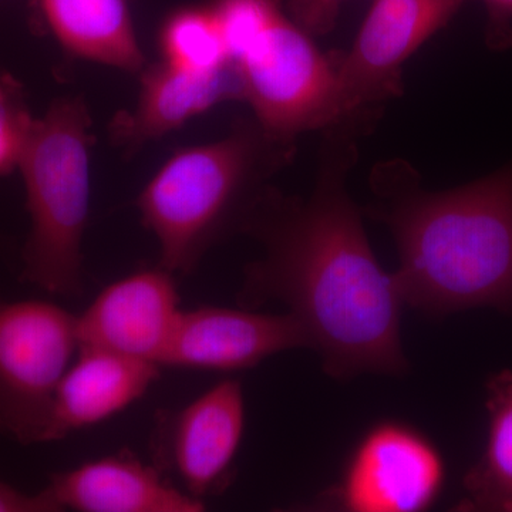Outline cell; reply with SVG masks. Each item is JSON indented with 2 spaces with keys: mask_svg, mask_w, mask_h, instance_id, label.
Returning <instances> with one entry per match:
<instances>
[{
  "mask_svg": "<svg viewBox=\"0 0 512 512\" xmlns=\"http://www.w3.org/2000/svg\"><path fill=\"white\" fill-rule=\"evenodd\" d=\"M373 130L353 121L320 133L311 194L288 195L271 185L241 231L261 245L262 256L245 268L239 306H288L326 375L342 382L365 373L402 376L410 367L399 286L377 261L363 211L348 191L359 138Z\"/></svg>",
  "mask_w": 512,
  "mask_h": 512,
  "instance_id": "6da1fadb",
  "label": "cell"
},
{
  "mask_svg": "<svg viewBox=\"0 0 512 512\" xmlns=\"http://www.w3.org/2000/svg\"><path fill=\"white\" fill-rule=\"evenodd\" d=\"M363 214L389 229L404 305L430 316L477 308L512 315V163L446 191H429L402 158L370 171Z\"/></svg>",
  "mask_w": 512,
  "mask_h": 512,
  "instance_id": "7a4b0ae2",
  "label": "cell"
},
{
  "mask_svg": "<svg viewBox=\"0 0 512 512\" xmlns=\"http://www.w3.org/2000/svg\"><path fill=\"white\" fill-rule=\"evenodd\" d=\"M296 151V141L272 136L252 117L238 120L221 140L174 154L136 201L144 227L157 239L160 266L191 274L214 245L241 234Z\"/></svg>",
  "mask_w": 512,
  "mask_h": 512,
  "instance_id": "3957f363",
  "label": "cell"
},
{
  "mask_svg": "<svg viewBox=\"0 0 512 512\" xmlns=\"http://www.w3.org/2000/svg\"><path fill=\"white\" fill-rule=\"evenodd\" d=\"M92 143L86 101L62 97L35 119L20 160L30 215L22 281L52 295L82 292Z\"/></svg>",
  "mask_w": 512,
  "mask_h": 512,
  "instance_id": "277c9868",
  "label": "cell"
},
{
  "mask_svg": "<svg viewBox=\"0 0 512 512\" xmlns=\"http://www.w3.org/2000/svg\"><path fill=\"white\" fill-rule=\"evenodd\" d=\"M254 119L272 136L296 141L355 120L340 97L335 52L323 53L288 13L249 46L237 62Z\"/></svg>",
  "mask_w": 512,
  "mask_h": 512,
  "instance_id": "5b68a950",
  "label": "cell"
},
{
  "mask_svg": "<svg viewBox=\"0 0 512 512\" xmlns=\"http://www.w3.org/2000/svg\"><path fill=\"white\" fill-rule=\"evenodd\" d=\"M79 349L77 316L53 302L0 295V431L49 443L57 387Z\"/></svg>",
  "mask_w": 512,
  "mask_h": 512,
  "instance_id": "8992f818",
  "label": "cell"
},
{
  "mask_svg": "<svg viewBox=\"0 0 512 512\" xmlns=\"http://www.w3.org/2000/svg\"><path fill=\"white\" fill-rule=\"evenodd\" d=\"M466 0H375L346 52H335L343 106L352 119L377 124L402 96L403 66L446 28Z\"/></svg>",
  "mask_w": 512,
  "mask_h": 512,
  "instance_id": "52a82bcc",
  "label": "cell"
},
{
  "mask_svg": "<svg viewBox=\"0 0 512 512\" xmlns=\"http://www.w3.org/2000/svg\"><path fill=\"white\" fill-rule=\"evenodd\" d=\"M446 478V460L426 434L384 420L353 448L329 504L349 512L426 511L439 500Z\"/></svg>",
  "mask_w": 512,
  "mask_h": 512,
  "instance_id": "ba28073f",
  "label": "cell"
},
{
  "mask_svg": "<svg viewBox=\"0 0 512 512\" xmlns=\"http://www.w3.org/2000/svg\"><path fill=\"white\" fill-rule=\"evenodd\" d=\"M244 430L242 384L222 380L178 412L157 417L154 464L184 493L205 503L231 483Z\"/></svg>",
  "mask_w": 512,
  "mask_h": 512,
  "instance_id": "9c48e42d",
  "label": "cell"
},
{
  "mask_svg": "<svg viewBox=\"0 0 512 512\" xmlns=\"http://www.w3.org/2000/svg\"><path fill=\"white\" fill-rule=\"evenodd\" d=\"M302 348L311 349V340L292 313L201 306L181 311L161 367L238 372L278 353Z\"/></svg>",
  "mask_w": 512,
  "mask_h": 512,
  "instance_id": "30bf717a",
  "label": "cell"
},
{
  "mask_svg": "<svg viewBox=\"0 0 512 512\" xmlns=\"http://www.w3.org/2000/svg\"><path fill=\"white\" fill-rule=\"evenodd\" d=\"M175 275L163 266L113 282L77 316L79 349L119 353L161 367L180 318Z\"/></svg>",
  "mask_w": 512,
  "mask_h": 512,
  "instance_id": "8fae6325",
  "label": "cell"
},
{
  "mask_svg": "<svg viewBox=\"0 0 512 512\" xmlns=\"http://www.w3.org/2000/svg\"><path fill=\"white\" fill-rule=\"evenodd\" d=\"M228 100H244L234 62L212 72H191L163 60L141 70L136 106L111 120V143L136 151Z\"/></svg>",
  "mask_w": 512,
  "mask_h": 512,
  "instance_id": "7c38bea8",
  "label": "cell"
},
{
  "mask_svg": "<svg viewBox=\"0 0 512 512\" xmlns=\"http://www.w3.org/2000/svg\"><path fill=\"white\" fill-rule=\"evenodd\" d=\"M46 488L62 511H205V503L184 493L156 464L127 451L52 474Z\"/></svg>",
  "mask_w": 512,
  "mask_h": 512,
  "instance_id": "4fadbf2b",
  "label": "cell"
},
{
  "mask_svg": "<svg viewBox=\"0 0 512 512\" xmlns=\"http://www.w3.org/2000/svg\"><path fill=\"white\" fill-rule=\"evenodd\" d=\"M160 369L119 353L80 348L57 387L50 441L63 440L124 412L156 383Z\"/></svg>",
  "mask_w": 512,
  "mask_h": 512,
  "instance_id": "5bb4252c",
  "label": "cell"
},
{
  "mask_svg": "<svg viewBox=\"0 0 512 512\" xmlns=\"http://www.w3.org/2000/svg\"><path fill=\"white\" fill-rule=\"evenodd\" d=\"M39 2L47 25L73 55L124 72H141L146 67L131 18L133 0Z\"/></svg>",
  "mask_w": 512,
  "mask_h": 512,
  "instance_id": "9a60e30c",
  "label": "cell"
},
{
  "mask_svg": "<svg viewBox=\"0 0 512 512\" xmlns=\"http://www.w3.org/2000/svg\"><path fill=\"white\" fill-rule=\"evenodd\" d=\"M488 433L483 456L464 478L463 510L498 511L512 497V370L487 382Z\"/></svg>",
  "mask_w": 512,
  "mask_h": 512,
  "instance_id": "2e32d148",
  "label": "cell"
},
{
  "mask_svg": "<svg viewBox=\"0 0 512 512\" xmlns=\"http://www.w3.org/2000/svg\"><path fill=\"white\" fill-rule=\"evenodd\" d=\"M161 47L165 62L191 72H212L232 62L211 8L184 9L171 16L161 33Z\"/></svg>",
  "mask_w": 512,
  "mask_h": 512,
  "instance_id": "e0dca14e",
  "label": "cell"
},
{
  "mask_svg": "<svg viewBox=\"0 0 512 512\" xmlns=\"http://www.w3.org/2000/svg\"><path fill=\"white\" fill-rule=\"evenodd\" d=\"M211 9L232 62L284 13L282 0H217Z\"/></svg>",
  "mask_w": 512,
  "mask_h": 512,
  "instance_id": "ac0fdd59",
  "label": "cell"
},
{
  "mask_svg": "<svg viewBox=\"0 0 512 512\" xmlns=\"http://www.w3.org/2000/svg\"><path fill=\"white\" fill-rule=\"evenodd\" d=\"M33 123L20 83L0 74V175L19 168Z\"/></svg>",
  "mask_w": 512,
  "mask_h": 512,
  "instance_id": "d6986e66",
  "label": "cell"
},
{
  "mask_svg": "<svg viewBox=\"0 0 512 512\" xmlns=\"http://www.w3.org/2000/svg\"><path fill=\"white\" fill-rule=\"evenodd\" d=\"M348 0H288L286 13L312 37L328 35Z\"/></svg>",
  "mask_w": 512,
  "mask_h": 512,
  "instance_id": "ffe728a7",
  "label": "cell"
},
{
  "mask_svg": "<svg viewBox=\"0 0 512 512\" xmlns=\"http://www.w3.org/2000/svg\"><path fill=\"white\" fill-rule=\"evenodd\" d=\"M487 12L485 43L493 52L512 47V0H483Z\"/></svg>",
  "mask_w": 512,
  "mask_h": 512,
  "instance_id": "44dd1931",
  "label": "cell"
},
{
  "mask_svg": "<svg viewBox=\"0 0 512 512\" xmlns=\"http://www.w3.org/2000/svg\"><path fill=\"white\" fill-rule=\"evenodd\" d=\"M55 498L43 488L39 493L20 491L0 480V512H60Z\"/></svg>",
  "mask_w": 512,
  "mask_h": 512,
  "instance_id": "7402d4cb",
  "label": "cell"
},
{
  "mask_svg": "<svg viewBox=\"0 0 512 512\" xmlns=\"http://www.w3.org/2000/svg\"><path fill=\"white\" fill-rule=\"evenodd\" d=\"M498 511H510L512 512V497L507 498L503 504L500 505V510Z\"/></svg>",
  "mask_w": 512,
  "mask_h": 512,
  "instance_id": "603a6c76",
  "label": "cell"
}]
</instances>
